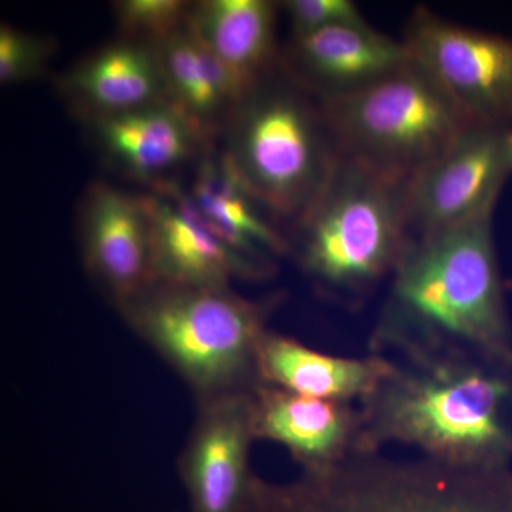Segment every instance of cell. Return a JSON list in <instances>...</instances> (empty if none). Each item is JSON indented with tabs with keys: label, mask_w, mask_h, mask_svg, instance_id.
Wrapping results in <instances>:
<instances>
[{
	"label": "cell",
	"mask_w": 512,
	"mask_h": 512,
	"mask_svg": "<svg viewBox=\"0 0 512 512\" xmlns=\"http://www.w3.org/2000/svg\"><path fill=\"white\" fill-rule=\"evenodd\" d=\"M62 89L92 120L167 100L156 49L128 39L77 64L64 76Z\"/></svg>",
	"instance_id": "e0dca14e"
},
{
	"label": "cell",
	"mask_w": 512,
	"mask_h": 512,
	"mask_svg": "<svg viewBox=\"0 0 512 512\" xmlns=\"http://www.w3.org/2000/svg\"><path fill=\"white\" fill-rule=\"evenodd\" d=\"M266 79L231 114L222 158L248 194L293 225L318 201L340 158L320 100Z\"/></svg>",
	"instance_id": "5b68a950"
},
{
	"label": "cell",
	"mask_w": 512,
	"mask_h": 512,
	"mask_svg": "<svg viewBox=\"0 0 512 512\" xmlns=\"http://www.w3.org/2000/svg\"><path fill=\"white\" fill-rule=\"evenodd\" d=\"M251 392L197 403L177 471L190 512H245L258 476L251 467Z\"/></svg>",
	"instance_id": "30bf717a"
},
{
	"label": "cell",
	"mask_w": 512,
	"mask_h": 512,
	"mask_svg": "<svg viewBox=\"0 0 512 512\" xmlns=\"http://www.w3.org/2000/svg\"><path fill=\"white\" fill-rule=\"evenodd\" d=\"M507 138H508V146H510L511 157H512V121L510 126L507 127Z\"/></svg>",
	"instance_id": "cb8c5ba5"
},
{
	"label": "cell",
	"mask_w": 512,
	"mask_h": 512,
	"mask_svg": "<svg viewBox=\"0 0 512 512\" xmlns=\"http://www.w3.org/2000/svg\"><path fill=\"white\" fill-rule=\"evenodd\" d=\"M292 23L293 35L345 25H366L365 16L352 0H288L282 3Z\"/></svg>",
	"instance_id": "603a6c76"
},
{
	"label": "cell",
	"mask_w": 512,
	"mask_h": 512,
	"mask_svg": "<svg viewBox=\"0 0 512 512\" xmlns=\"http://www.w3.org/2000/svg\"><path fill=\"white\" fill-rule=\"evenodd\" d=\"M52 55L47 40L2 25L0 29V82L12 84L33 79L43 72Z\"/></svg>",
	"instance_id": "7402d4cb"
},
{
	"label": "cell",
	"mask_w": 512,
	"mask_h": 512,
	"mask_svg": "<svg viewBox=\"0 0 512 512\" xmlns=\"http://www.w3.org/2000/svg\"><path fill=\"white\" fill-rule=\"evenodd\" d=\"M505 289H507V291H512V278L505 282Z\"/></svg>",
	"instance_id": "d4e9b609"
},
{
	"label": "cell",
	"mask_w": 512,
	"mask_h": 512,
	"mask_svg": "<svg viewBox=\"0 0 512 512\" xmlns=\"http://www.w3.org/2000/svg\"><path fill=\"white\" fill-rule=\"evenodd\" d=\"M511 174L507 128L471 124L407 187L409 239L461 224L495 207Z\"/></svg>",
	"instance_id": "9c48e42d"
},
{
	"label": "cell",
	"mask_w": 512,
	"mask_h": 512,
	"mask_svg": "<svg viewBox=\"0 0 512 512\" xmlns=\"http://www.w3.org/2000/svg\"><path fill=\"white\" fill-rule=\"evenodd\" d=\"M245 512H512V466L473 470L356 451L288 483L258 478Z\"/></svg>",
	"instance_id": "277c9868"
},
{
	"label": "cell",
	"mask_w": 512,
	"mask_h": 512,
	"mask_svg": "<svg viewBox=\"0 0 512 512\" xmlns=\"http://www.w3.org/2000/svg\"><path fill=\"white\" fill-rule=\"evenodd\" d=\"M167 100L207 140L222 114L234 113L247 99L237 80L187 26L154 45Z\"/></svg>",
	"instance_id": "d6986e66"
},
{
	"label": "cell",
	"mask_w": 512,
	"mask_h": 512,
	"mask_svg": "<svg viewBox=\"0 0 512 512\" xmlns=\"http://www.w3.org/2000/svg\"><path fill=\"white\" fill-rule=\"evenodd\" d=\"M319 100L340 156L406 187L473 124L413 62L359 92Z\"/></svg>",
	"instance_id": "52a82bcc"
},
{
	"label": "cell",
	"mask_w": 512,
	"mask_h": 512,
	"mask_svg": "<svg viewBox=\"0 0 512 512\" xmlns=\"http://www.w3.org/2000/svg\"><path fill=\"white\" fill-rule=\"evenodd\" d=\"M417 64L473 124L512 121V39L414 10L403 39Z\"/></svg>",
	"instance_id": "ba28073f"
},
{
	"label": "cell",
	"mask_w": 512,
	"mask_h": 512,
	"mask_svg": "<svg viewBox=\"0 0 512 512\" xmlns=\"http://www.w3.org/2000/svg\"><path fill=\"white\" fill-rule=\"evenodd\" d=\"M93 121L97 141L110 160L126 173L153 184L190 160L204 140L168 100Z\"/></svg>",
	"instance_id": "ac0fdd59"
},
{
	"label": "cell",
	"mask_w": 512,
	"mask_h": 512,
	"mask_svg": "<svg viewBox=\"0 0 512 512\" xmlns=\"http://www.w3.org/2000/svg\"><path fill=\"white\" fill-rule=\"evenodd\" d=\"M296 82L319 99L345 96L412 62L403 40L366 25L335 26L293 37Z\"/></svg>",
	"instance_id": "5bb4252c"
},
{
	"label": "cell",
	"mask_w": 512,
	"mask_h": 512,
	"mask_svg": "<svg viewBox=\"0 0 512 512\" xmlns=\"http://www.w3.org/2000/svg\"><path fill=\"white\" fill-rule=\"evenodd\" d=\"M382 355L392 372L360 403L357 451L403 444L447 466H512V370L457 346Z\"/></svg>",
	"instance_id": "6da1fadb"
},
{
	"label": "cell",
	"mask_w": 512,
	"mask_h": 512,
	"mask_svg": "<svg viewBox=\"0 0 512 512\" xmlns=\"http://www.w3.org/2000/svg\"><path fill=\"white\" fill-rule=\"evenodd\" d=\"M141 195L150 224L151 262L156 281L192 288H231V281H261L272 262L239 254L208 227L188 192L160 181Z\"/></svg>",
	"instance_id": "8fae6325"
},
{
	"label": "cell",
	"mask_w": 512,
	"mask_h": 512,
	"mask_svg": "<svg viewBox=\"0 0 512 512\" xmlns=\"http://www.w3.org/2000/svg\"><path fill=\"white\" fill-rule=\"evenodd\" d=\"M281 302L279 293L248 299L231 288L157 281L119 313L187 384L198 403L251 392L259 383V345Z\"/></svg>",
	"instance_id": "3957f363"
},
{
	"label": "cell",
	"mask_w": 512,
	"mask_h": 512,
	"mask_svg": "<svg viewBox=\"0 0 512 512\" xmlns=\"http://www.w3.org/2000/svg\"><path fill=\"white\" fill-rule=\"evenodd\" d=\"M276 9L268 0H205L192 6L188 28L247 96L274 72Z\"/></svg>",
	"instance_id": "2e32d148"
},
{
	"label": "cell",
	"mask_w": 512,
	"mask_h": 512,
	"mask_svg": "<svg viewBox=\"0 0 512 512\" xmlns=\"http://www.w3.org/2000/svg\"><path fill=\"white\" fill-rule=\"evenodd\" d=\"M80 251L87 274L117 311L157 282L143 201L109 184L94 183L86 192Z\"/></svg>",
	"instance_id": "7c38bea8"
},
{
	"label": "cell",
	"mask_w": 512,
	"mask_h": 512,
	"mask_svg": "<svg viewBox=\"0 0 512 512\" xmlns=\"http://www.w3.org/2000/svg\"><path fill=\"white\" fill-rule=\"evenodd\" d=\"M251 412L255 439L281 444L303 473L335 466L359 446L360 414L352 403L259 382L251 390Z\"/></svg>",
	"instance_id": "4fadbf2b"
},
{
	"label": "cell",
	"mask_w": 512,
	"mask_h": 512,
	"mask_svg": "<svg viewBox=\"0 0 512 512\" xmlns=\"http://www.w3.org/2000/svg\"><path fill=\"white\" fill-rule=\"evenodd\" d=\"M390 372L392 360L382 353L326 355L271 329L258 350L259 382L316 399L362 403Z\"/></svg>",
	"instance_id": "9a60e30c"
},
{
	"label": "cell",
	"mask_w": 512,
	"mask_h": 512,
	"mask_svg": "<svg viewBox=\"0 0 512 512\" xmlns=\"http://www.w3.org/2000/svg\"><path fill=\"white\" fill-rule=\"evenodd\" d=\"M192 6L183 0H123L114 3L121 33L128 40L157 45L187 26Z\"/></svg>",
	"instance_id": "44dd1931"
},
{
	"label": "cell",
	"mask_w": 512,
	"mask_h": 512,
	"mask_svg": "<svg viewBox=\"0 0 512 512\" xmlns=\"http://www.w3.org/2000/svg\"><path fill=\"white\" fill-rule=\"evenodd\" d=\"M406 185L340 156L298 229V261L335 295L360 298L399 264L407 235Z\"/></svg>",
	"instance_id": "8992f818"
},
{
	"label": "cell",
	"mask_w": 512,
	"mask_h": 512,
	"mask_svg": "<svg viewBox=\"0 0 512 512\" xmlns=\"http://www.w3.org/2000/svg\"><path fill=\"white\" fill-rule=\"evenodd\" d=\"M188 194L211 231L239 254L272 262L269 255L291 251V242L256 210L258 202L222 156L202 160Z\"/></svg>",
	"instance_id": "ffe728a7"
},
{
	"label": "cell",
	"mask_w": 512,
	"mask_h": 512,
	"mask_svg": "<svg viewBox=\"0 0 512 512\" xmlns=\"http://www.w3.org/2000/svg\"><path fill=\"white\" fill-rule=\"evenodd\" d=\"M494 208L410 238L393 272L375 352L457 346L512 370V329L493 238Z\"/></svg>",
	"instance_id": "7a4b0ae2"
}]
</instances>
